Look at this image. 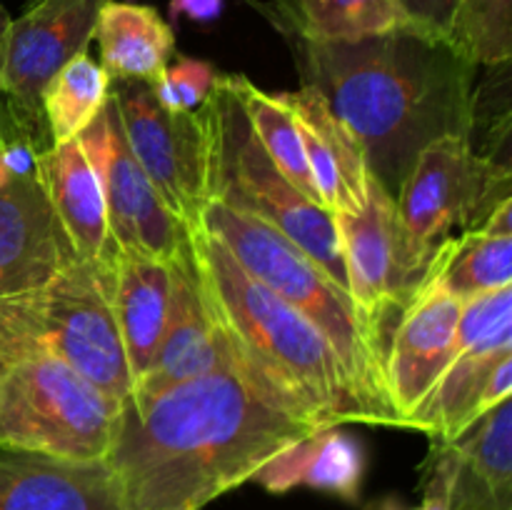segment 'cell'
Wrapping results in <instances>:
<instances>
[{"label": "cell", "mask_w": 512, "mask_h": 510, "mask_svg": "<svg viewBox=\"0 0 512 510\" xmlns=\"http://www.w3.org/2000/svg\"><path fill=\"white\" fill-rule=\"evenodd\" d=\"M108 95V73L88 53L75 55L65 63L45 85L40 100L50 145L80 138V133L103 113Z\"/></svg>", "instance_id": "4316f807"}, {"label": "cell", "mask_w": 512, "mask_h": 510, "mask_svg": "<svg viewBox=\"0 0 512 510\" xmlns=\"http://www.w3.org/2000/svg\"><path fill=\"white\" fill-rule=\"evenodd\" d=\"M200 295L240 373L290 415L318 428L375 425L353 378L323 333L250 278L223 243L190 225Z\"/></svg>", "instance_id": "3957f363"}, {"label": "cell", "mask_w": 512, "mask_h": 510, "mask_svg": "<svg viewBox=\"0 0 512 510\" xmlns=\"http://www.w3.org/2000/svg\"><path fill=\"white\" fill-rule=\"evenodd\" d=\"M40 170H43L50 205L68 235L75 255L98 268L105 283L118 245L108 228L100 178L80 138L43 150Z\"/></svg>", "instance_id": "d6986e66"}, {"label": "cell", "mask_w": 512, "mask_h": 510, "mask_svg": "<svg viewBox=\"0 0 512 510\" xmlns=\"http://www.w3.org/2000/svg\"><path fill=\"white\" fill-rule=\"evenodd\" d=\"M123 403L48 353L0 358V445L105 460Z\"/></svg>", "instance_id": "52a82bcc"}, {"label": "cell", "mask_w": 512, "mask_h": 510, "mask_svg": "<svg viewBox=\"0 0 512 510\" xmlns=\"http://www.w3.org/2000/svg\"><path fill=\"white\" fill-rule=\"evenodd\" d=\"M0 510H125L105 460L0 445Z\"/></svg>", "instance_id": "2e32d148"}, {"label": "cell", "mask_w": 512, "mask_h": 510, "mask_svg": "<svg viewBox=\"0 0 512 510\" xmlns=\"http://www.w3.org/2000/svg\"><path fill=\"white\" fill-rule=\"evenodd\" d=\"M395 3L405 28L435 40H448L458 0H395Z\"/></svg>", "instance_id": "4dcf8cb0"}, {"label": "cell", "mask_w": 512, "mask_h": 510, "mask_svg": "<svg viewBox=\"0 0 512 510\" xmlns=\"http://www.w3.org/2000/svg\"><path fill=\"white\" fill-rule=\"evenodd\" d=\"M315 88L363 145L375 178L398 193L415 155L443 135H473L475 65L448 40L400 28L360 40H313L270 20Z\"/></svg>", "instance_id": "7a4b0ae2"}, {"label": "cell", "mask_w": 512, "mask_h": 510, "mask_svg": "<svg viewBox=\"0 0 512 510\" xmlns=\"http://www.w3.org/2000/svg\"><path fill=\"white\" fill-rule=\"evenodd\" d=\"M463 300L425 273L393 323L385 350V385L395 413L410 428L453 353Z\"/></svg>", "instance_id": "9a60e30c"}, {"label": "cell", "mask_w": 512, "mask_h": 510, "mask_svg": "<svg viewBox=\"0 0 512 510\" xmlns=\"http://www.w3.org/2000/svg\"><path fill=\"white\" fill-rule=\"evenodd\" d=\"M365 458L355 438L345 435L340 425L315 430L275 455L255 473V483L270 493H288L298 485L325 490L343 500H358L363 483Z\"/></svg>", "instance_id": "7402d4cb"}, {"label": "cell", "mask_w": 512, "mask_h": 510, "mask_svg": "<svg viewBox=\"0 0 512 510\" xmlns=\"http://www.w3.org/2000/svg\"><path fill=\"white\" fill-rule=\"evenodd\" d=\"M448 43L475 68H503L512 55V0H458Z\"/></svg>", "instance_id": "83f0119b"}, {"label": "cell", "mask_w": 512, "mask_h": 510, "mask_svg": "<svg viewBox=\"0 0 512 510\" xmlns=\"http://www.w3.org/2000/svg\"><path fill=\"white\" fill-rule=\"evenodd\" d=\"M315 430L260 393L228 353L200 378L123 400L105 463L125 510H203Z\"/></svg>", "instance_id": "6da1fadb"}, {"label": "cell", "mask_w": 512, "mask_h": 510, "mask_svg": "<svg viewBox=\"0 0 512 510\" xmlns=\"http://www.w3.org/2000/svg\"><path fill=\"white\" fill-rule=\"evenodd\" d=\"M100 68L110 80L155 83L175 55V33L153 5L108 0L95 20Z\"/></svg>", "instance_id": "44dd1931"}, {"label": "cell", "mask_w": 512, "mask_h": 510, "mask_svg": "<svg viewBox=\"0 0 512 510\" xmlns=\"http://www.w3.org/2000/svg\"><path fill=\"white\" fill-rule=\"evenodd\" d=\"M440 448H448L455 460V498L488 510H512V398Z\"/></svg>", "instance_id": "603a6c76"}, {"label": "cell", "mask_w": 512, "mask_h": 510, "mask_svg": "<svg viewBox=\"0 0 512 510\" xmlns=\"http://www.w3.org/2000/svg\"><path fill=\"white\" fill-rule=\"evenodd\" d=\"M105 293L135 385L153 363L168 323L173 263L118 250L110 263Z\"/></svg>", "instance_id": "ffe728a7"}, {"label": "cell", "mask_w": 512, "mask_h": 510, "mask_svg": "<svg viewBox=\"0 0 512 510\" xmlns=\"http://www.w3.org/2000/svg\"><path fill=\"white\" fill-rule=\"evenodd\" d=\"M450 510H473V508H463V505H453V503H450Z\"/></svg>", "instance_id": "836d02e7"}, {"label": "cell", "mask_w": 512, "mask_h": 510, "mask_svg": "<svg viewBox=\"0 0 512 510\" xmlns=\"http://www.w3.org/2000/svg\"><path fill=\"white\" fill-rule=\"evenodd\" d=\"M455 460L448 448H430L428 463H425L423 478V500L415 508H408L400 500L388 498L380 503L378 510H450V495H453Z\"/></svg>", "instance_id": "f546056e"}, {"label": "cell", "mask_w": 512, "mask_h": 510, "mask_svg": "<svg viewBox=\"0 0 512 510\" xmlns=\"http://www.w3.org/2000/svg\"><path fill=\"white\" fill-rule=\"evenodd\" d=\"M233 78L235 90L240 95L245 115L250 120L255 138H258L260 148L270 155L280 173L300 190L308 200L320 205L318 190H315L313 175H310L308 163H305L303 140H300L298 125H295L293 110L285 103L283 93H268V90L258 88L253 80L245 75H230ZM323 208V205H320Z\"/></svg>", "instance_id": "484cf974"}, {"label": "cell", "mask_w": 512, "mask_h": 510, "mask_svg": "<svg viewBox=\"0 0 512 510\" xmlns=\"http://www.w3.org/2000/svg\"><path fill=\"white\" fill-rule=\"evenodd\" d=\"M85 153L100 178L108 213V228L118 250L158 260H178L190 248V225H185L125 145L113 103L80 133Z\"/></svg>", "instance_id": "5bb4252c"}, {"label": "cell", "mask_w": 512, "mask_h": 510, "mask_svg": "<svg viewBox=\"0 0 512 510\" xmlns=\"http://www.w3.org/2000/svg\"><path fill=\"white\" fill-rule=\"evenodd\" d=\"M108 0H28L10 20L0 60V108L13 123L50 145L45 130V85L65 63L88 53L95 20Z\"/></svg>", "instance_id": "8fae6325"}, {"label": "cell", "mask_w": 512, "mask_h": 510, "mask_svg": "<svg viewBox=\"0 0 512 510\" xmlns=\"http://www.w3.org/2000/svg\"><path fill=\"white\" fill-rule=\"evenodd\" d=\"M218 75L220 73L208 60L178 58L150 85L163 108L173 113H195L208 100Z\"/></svg>", "instance_id": "f1b7e54d"}, {"label": "cell", "mask_w": 512, "mask_h": 510, "mask_svg": "<svg viewBox=\"0 0 512 510\" xmlns=\"http://www.w3.org/2000/svg\"><path fill=\"white\" fill-rule=\"evenodd\" d=\"M110 103L125 145L155 185L168 208L193 225L208 200L205 188V135L198 110L163 108L153 85L143 80H110Z\"/></svg>", "instance_id": "4fadbf2b"}, {"label": "cell", "mask_w": 512, "mask_h": 510, "mask_svg": "<svg viewBox=\"0 0 512 510\" xmlns=\"http://www.w3.org/2000/svg\"><path fill=\"white\" fill-rule=\"evenodd\" d=\"M10 15L8 10L3 8V3H0V60H3V45H5V35H8V28H10Z\"/></svg>", "instance_id": "d6a6232c"}, {"label": "cell", "mask_w": 512, "mask_h": 510, "mask_svg": "<svg viewBox=\"0 0 512 510\" xmlns=\"http://www.w3.org/2000/svg\"><path fill=\"white\" fill-rule=\"evenodd\" d=\"M225 0H170V15L173 20L188 18L195 23H213L223 13Z\"/></svg>", "instance_id": "1f68e13d"}, {"label": "cell", "mask_w": 512, "mask_h": 510, "mask_svg": "<svg viewBox=\"0 0 512 510\" xmlns=\"http://www.w3.org/2000/svg\"><path fill=\"white\" fill-rule=\"evenodd\" d=\"M330 215L338 230L348 293L385 335L390 313L398 318L408 305L428 263L410 245L393 193L375 178L373 170H368L365 180L363 208L358 213Z\"/></svg>", "instance_id": "7c38bea8"}, {"label": "cell", "mask_w": 512, "mask_h": 510, "mask_svg": "<svg viewBox=\"0 0 512 510\" xmlns=\"http://www.w3.org/2000/svg\"><path fill=\"white\" fill-rule=\"evenodd\" d=\"M283 95L293 110L320 205L328 213H358L365 203V180L370 170L363 145L340 123L328 100L315 88L300 85L295 93Z\"/></svg>", "instance_id": "ac0fdd59"}, {"label": "cell", "mask_w": 512, "mask_h": 510, "mask_svg": "<svg viewBox=\"0 0 512 510\" xmlns=\"http://www.w3.org/2000/svg\"><path fill=\"white\" fill-rule=\"evenodd\" d=\"M195 223L213 233L250 278L293 305L328 338L373 413L375 425L405 428L385 385L388 340L348 290L340 288L293 240L253 215L238 213L218 200H205Z\"/></svg>", "instance_id": "277c9868"}, {"label": "cell", "mask_w": 512, "mask_h": 510, "mask_svg": "<svg viewBox=\"0 0 512 510\" xmlns=\"http://www.w3.org/2000/svg\"><path fill=\"white\" fill-rule=\"evenodd\" d=\"M198 115L205 135L208 200L273 225L348 290L333 215L305 198L260 148L230 75L215 78Z\"/></svg>", "instance_id": "5b68a950"}, {"label": "cell", "mask_w": 512, "mask_h": 510, "mask_svg": "<svg viewBox=\"0 0 512 510\" xmlns=\"http://www.w3.org/2000/svg\"><path fill=\"white\" fill-rule=\"evenodd\" d=\"M395 208L415 253L430 258L453 228H478L510 198V168L473 148V135H443L415 155Z\"/></svg>", "instance_id": "9c48e42d"}, {"label": "cell", "mask_w": 512, "mask_h": 510, "mask_svg": "<svg viewBox=\"0 0 512 510\" xmlns=\"http://www.w3.org/2000/svg\"><path fill=\"white\" fill-rule=\"evenodd\" d=\"M48 148L0 108V298L38 288L80 260L45 190L40 155Z\"/></svg>", "instance_id": "30bf717a"}, {"label": "cell", "mask_w": 512, "mask_h": 510, "mask_svg": "<svg viewBox=\"0 0 512 510\" xmlns=\"http://www.w3.org/2000/svg\"><path fill=\"white\" fill-rule=\"evenodd\" d=\"M505 398H512V288L463 300L453 353L410 430H420L430 448H440Z\"/></svg>", "instance_id": "ba28073f"}, {"label": "cell", "mask_w": 512, "mask_h": 510, "mask_svg": "<svg viewBox=\"0 0 512 510\" xmlns=\"http://www.w3.org/2000/svg\"><path fill=\"white\" fill-rule=\"evenodd\" d=\"M20 353L55 355L120 403L133 390L103 275L85 260L38 288L0 298V358Z\"/></svg>", "instance_id": "8992f818"}, {"label": "cell", "mask_w": 512, "mask_h": 510, "mask_svg": "<svg viewBox=\"0 0 512 510\" xmlns=\"http://www.w3.org/2000/svg\"><path fill=\"white\" fill-rule=\"evenodd\" d=\"M425 273L458 300L512 288V230L483 223L458 238L450 235L438 245Z\"/></svg>", "instance_id": "cb8c5ba5"}, {"label": "cell", "mask_w": 512, "mask_h": 510, "mask_svg": "<svg viewBox=\"0 0 512 510\" xmlns=\"http://www.w3.org/2000/svg\"><path fill=\"white\" fill-rule=\"evenodd\" d=\"M250 5L313 40H360L403 25L395 0H250Z\"/></svg>", "instance_id": "d4e9b609"}, {"label": "cell", "mask_w": 512, "mask_h": 510, "mask_svg": "<svg viewBox=\"0 0 512 510\" xmlns=\"http://www.w3.org/2000/svg\"><path fill=\"white\" fill-rule=\"evenodd\" d=\"M228 358L223 338L210 318L195 278L193 248L173 260V295L163 338L153 355V363L143 378L133 385L128 398H153L173 385L200 378L220 368Z\"/></svg>", "instance_id": "e0dca14e"}]
</instances>
